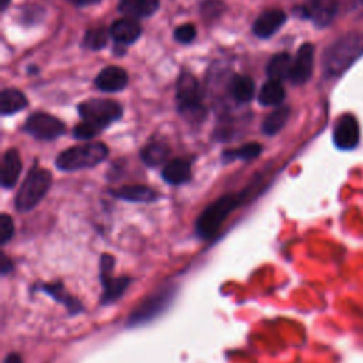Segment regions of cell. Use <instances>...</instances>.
<instances>
[{
	"label": "cell",
	"instance_id": "obj_9",
	"mask_svg": "<svg viewBox=\"0 0 363 363\" xmlns=\"http://www.w3.org/2000/svg\"><path fill=\"white\" fill-rule=\"evenodd\" d=\"M23 129L38 140H54L65 132V126L58 118L44 112L30 115Z\"/></svg>",
	"mask_w": 363,
	"mask_h": 363
},
{
	"label": "cell",
	"instance_id": "obj_19",
	"mask_svg": "<svg viewBox=\"0 0 363 363\" xmlns=\"http://www.w3.org/2000/svg\"><path fill=\"white\" fill-rule=\"evenodd\" d=\"M169 155H170L169 145L160 140L150 142L140 150V159L146 166H150V167H156L166 163Z\"/></svg>",
	"mask_w": 363,
	"mask_h": 363
},
{
	"label": "cell",
	"instance_id": "obj_24",
	"mask_svg": "<svg viewBox=\"0 0 363 363\" xmlns=\"http://www.w3.org/2000/svg\"><path fill=\"white\" fill-rule=\"evenodd\" d=\"M291 68H292L291 55L288 52H278L269 60L267 65V74L269 79H277V81H282L285 78L289 79Z\"/></svg>",
	"mask_w": 363,
	"mask_h": 363
},
{
	"label": "cell",
	"instance_id": "obj_1",
	"mask_svg": "<svg viewBox=\"0 0 363 363\" xmlns=\"http://www.w3.org/2000/svg\"><path fill=\"white\" fill-rule=\"evenodd\" d=\"M250 189L240 193H228L210 203L196 220V234L201 240H210L216 237L224 221L230 214L240 207L248 199Z\"/></svg>",
	"mask_w": 363,
	"mask_h": 363
},
{
	"label": "cell",
	"instance_id": "obj_7",
	"mask_svg": "<svg viewBox=\"0 0 363 363\" xmlns=\"http://www.w3.org/2000/svg\"><path fill=\"white\" fill-rule=\"evenodd\" d=\"M122 112L123 109L116 101L102 98L88 99L78 106V113L81 119L96 128L99 132L108 128L116 119H119L122 116Z\"/></svg>",
	"mask_w": 363,
	"mask_h": 363
},
{
	"label": "cell",
	"instance_id": "obj_20",
	"mask_svg": "<svg viewBox=\"0 0 363 363\" xmlns=\"http://www.w3.org/2000/svg\"><path fill=\"white\" fill-rule=\"evenodd\" d=\"M37 291H43L44 294L50 295L51 298H54L57 302L62 303L71 313H77L78 311H81V302L78 299H75L74 296H71L65 288L62 286V284L60 282H52V284H43Z\"/></svg>",
	"mask_w": 363,
	"mask_h": 363
},
{
	"label": "cell",
	"instance_id": "obj_25",
	"mask_svg": "<svg viewBox=\"0 0 363 363\" xmlns=\"http://www.w3.org/2000/svg\"><path fill=\"white\" fill-rule=\"evenodd\" d=\"M285 99V89L281 81L269 79L267 81L258 94V101L264 106H274L279 105Z\"/></svg>",
	"mask_w": 363,
	"mask_h": 363
},
{
	"label": "cell",
	"instance_id": "obj_32",
	"mask_svg": "<svg viewBox=\"0 0 363 363\" xmlns=\"http://www.w3.org/2000/svg\"><path fill=\"white\" fill-rule=\"evenodd\" d=\"M74 136L77 139H81V140H88V139H92L94 136H96L99 133V130L96 128H94L92 125L86 123V122H79L78 125H75L74 130H72Z\"/></svg>",
	"mask_w": 363,
	"mask_h": 363
},
{
	"label": "cell",
	"instance_id": "obj_21",
	"mask_svg": "<svg viewBox=\"0 0 363 363\" xmlns=\"http://www.w3.org/2000/svg\"><path fill=\"white\" fill-rule=\"evenodd\" d=\"M335 0H315L311 7H306V17H311L318 26H326L336 14Z\"/></svg>",
	"mask_w": 363,
	"mask_h": 363
},
{
	"label": "cell",
	"instance_id": "obj_36",
	"mask_svg": "<svg viewBox=\"0 0 363 363\" xmlns=\"http://www.w3.org/2000/svg\"><path fill=\"white\" fill-rule=\"evenodd\" d=\"M9 3H10V0H0V9H1V11H4V10L7 9Z\"/></svg>",
	"mask_w": 363,
	"mask_h": 363
},
{
	"label": "cell",
	"instance_id": "obj_13",
	"mask_svg": "<svg viewBox=\"0 0 363 363\" xmlns=\"http://www.w3.org/2000/svg\"><path fill=\"white\" fill-rule=\"evenodd\" d=\"M140 31H142L140 24L136 21V18H132V17H123V18L115 20L109 28V34L118 45H128L136 41L140 35Z\"/></svg>",
	"mask_w": 363,
	"mask_h": 363
},
{
	"label": "cell",
	"instance_id": "obj_16",
	"mask_svg": "<svg viewBox=\"0 0 363 363\" xmlns=\"http://www.w3.org/2000/svg\"><path fill=\"white\" fill-rule=\"evenodd\" d=\"M21 172V159L17 149H9L1 159V176L0 184L3 189H13L18 180Z\"/></svg>",
	"mask_w": 363,
	"mask_h": 363
},
{
	"label": "cell",
	"instance_id": "obj_27",
	"mask_svg": "<svg viewBox=\"0 0 363 363\" xmlns=\"http://www.w3.org/2000/svg\"><path fill=\"white\" fill-rule=\"evenodd\" d=\"M261 152H262V146L259 143L250 142L237 149L223 152L221 159L224 163H231L234 160H251V159L257 157Z\"/></svg>",
	"mask_w": 363,
	"mask_h": 363
},
{
	"label": "cell",
	"instance_id": "obj_14",
	"mask_svg": "<svg viewBox=\"0 0 363 363\" xmlns=\"http://www.w3.org/2000/svg\"><path fill=\"white\" fill-rule=\"evenodd\" d=\"M95 85L105 92H118L128 85V74L121 67L109 65L96 75Z\"/></svg>",
	"mask_w": 363,
	"mask_h": 363
},
{
	"label": "cell",
	"instance_id": "obj_26",
	"mask_svg": "<svg viewBox=\"0 0 363 363\" xmlns=\"http://www.w3.org/2000/svg\"><path fill=\"white\" fill-rule=\"evenodd\" d=\"M291 109L289 106H279L277 109H274L271 113L267 115V118L262 122V132L268 136H272L275 133H278L286 123L288 118H289Z\"/></svg>",
	"mask_w": 363,
	"mask_h": 363
},
{
	"label": "cell",
	"instance_id": "obj_35",
	"mask_svg": "<svg viewBox=\"0 0 363 363\" xmlns=\"http://www.w3.org/2000/svg\"><path fill=\"white\" fill-rule=\"evenodd\" d=\"M71 3L77 4V6H88V4H94V3H98L99 0H69Z\"/></svg>",
	"mask_w": 363,
	"mask_h": 363
},
{
	"label": "cell",
	"instance_id": "obj_33",
	"mask_svg": "<svg viewBox=\"0 0 363 363\" xmlns=\"http://www.w3.org/2000/svg\"><path fill=\"white\" fill-rule=\"evenodd\" d=\"M1 261H0V269H1V275H6L7 272H10L13 269V262L11 259L7 258L6 254H1Z\"/></svg>",
	"mask_w": 363,
	"mask_h": 363
},
{
	"label": "cell",
	"instance_id": "obj_18",
	"mask_svg": "<svg viewBox=\"0 0 363 363\" xmlns=\"http://www.w3.org/2000/svg\"><path fill=\"white\" fill-rule=\"evenodd\" d=\"M118 7L126 17L142 18L152 16L157 10L159 0H121Z\"/></svg>",
	"mask_w": 363,
	"mask_h": 363
},
{
	"label": "cell",
	"instance_id": "obj_34",
	"mask_svg": "<svg viewBox=\"0 0 363 363\" xmlns=\"http://www.w3.org/2000/svg\"><path fill=\"white\" fill-rule=\"evenodd\" d=\"M4 363H23L18 353H9L4 359Z\"/></svg>",
	"mask_w": 363,
	"mask_h": 363
},
{
	"label": "cell",
	"instance_id": "obj_6",
	"mask_svg": "<svg viewBox=\"0 0 363 363\" xmlns=\"http://www.w3.org/2000/svg\"><path fill=\"white\" fill-rule=\"evenodd\" d=\"M179 112L191 122H200L206 118V108L201 104V92L197 79L184 72L177 79L176 86Z\"/></svg>",
	"mask_w": 363,
	"mask_h": 363
},
{
	"label": "cell",
	"instance_id": "obj_15",
	"mask_svg": "<svg viewBox=\"0 0 363 363\" xmlns=\"http://www.w3.org/2000/svg\"><path fill=\"white\" fill-rule=\"evenodd\" d=\"M162 179L172 186H182L191 180L190 162L182 157L167 160L162 169Z\"/></svg>",
	"mask_w": 363,
	"mask_h": 363
},
{
	"label": "cell",
	"instance_id": "obj_4",
	"mask_svg": "<svg viewBox=\"0 0 363 363\" xmlns=\"http://www.w3.org/2000/svg\"><path fill=\"white\" fill-rule=\"evenodd\" d=\"M52 184V174L50 170L33 166L23 180L14 200L18 211H30L40 204Z\"/></svg>",
	"mask_w": 363,
	"mask_h": 363
},
{
	"label": "cell",
	"instance_id": "obj_31",
	"mask_svg": "<svg viewBox=\"0 0 363 363\" xmlns=\"http://www.w3.org/2000/svg\"><path fill=\"white\" fill-rule=\"evenodd\" d=\"M196 37V27L193 24H183L174 30V40L182 44H189Z\"/></svg>",
	"mask_w": 363,
	"mask_h": 363
},
{
	"label": "cell",
	"instance_id": "obj_23",
	"mask_svg": "<svg viewBox=\"0 0 363 363\" xmlns=\"http://www.w3.org/2000/svg\"><path fill=\"white\" fill-rule=\"evenodd\" d=\"M27 106V98L26 95L16 89V88H7L1 92L0 96V112L3 115H13Z\"/></svg>",
	"mask_w": 363,
	"mask_h": 363
},
{
	"label": "cell",
	"instance_id": "obj_10",
	"mask_svg": "<svg viewBox=\"0 0 363 363\" xmlns=\"http://www.w3.org/2000/svg\"><path fill=\"white\" fill-rule=\"evenodd\" d=\"M360 139L359 123L350 113L342 115L333 128V142L342 150H350L357 146Z\"/></svg>",
	"mask_w": 363,
	"mask_h": 363
},
{
	"label": "cell",
	"instance_id": "obj_2",
	"mask_svg": "<svg viewBox=\"0 0 363 363\" xmlns=\"http://www.w3.org/2000/svg\"><path fill=\"white\" fill-rule=\"evenodd\" d=\"M363 54V34L349 33L333 41L323 52L322 65L326 77L343 74Z\"/></svg>",
	"mask_w": 363,
	"mask_h": 363
},
{
	"label": "cell",
	"instance_id": "obj_38",
	"mask_svg": "<svg viewBox=\"0 0 363 363\" xmlns=\"http://www.w3.org/2000/svg\"><path fill=\"white\" fill-rule=\"evenodd\" d=\"M362 3H363V0H362Z\"/></svg>",
	"mask_w": 363,
	"mask_h": 363
},
{
	"label": "cell",
	"instance_id": "obj_22",
	"mask_svg": "<svg viewBox=\"0 0 363 363\" xmlns=\"http://www.w3.org/2000/svg\"><path fill=\"white\" fill-rule=\"evenodd\" d=\"M231 96L238 102H248L255 92V84L248 75H234L228 84Z\"/></svg>",
	"mask_w": 363,
	"mask_h": 363
},
{
	"label": "cell",
	"instance_id": "obj_37",
	"mask_svg": "<svg viewBox=\"0 0 363 363\" xmlns=\"http://www.w3.org/2000/svg\"><path fill=\"white\" fill-rule=\"evenodd\" d=\"M312 1H315V0H312Z\"/></svg>",
	"mask_w": 363,
	"mask_h": 363
},
{
	"label": "cell",
	"instance_id": "obj_28",
	"mask_svg": "<svg viewBox=\"0 0 363 363\" xmlns=\"http://www.w3.org/2000/svg\"><path fill=\"white\" fill-rule=\"evenodd\" d=\"M111 34L104 27H95L86 31L84 37V45L89 50H101L106 45L108 37Z\"/></svg>",
	"mask_w": 363,
	"mask_h": 363
},
{
	"label": "cell",
	"instance_id": "obj_12",
	"mask_svg": "<svg viewBox=\"0 0 363 363\" xmlns=\"http://www.w3.org/2000/svg\"><path fill=\"white\" fill-rule=\"evenodd\" d=\"M286 16L279 9H271L257 17L252 26V31L259 38H268L277 33L285 23Z\"/></svg>",
	"mask_w": 363,
	"mask_h": 363
},
{
	"label": "cell",
	"instance_id": "obj_29",
	"mask_svg": "<svg viewBox=\"0 0 363 363\" xmlns=\"http://www.w3.org/2000/svg\"><path fill=\"white\" fill-rule=\"evenodd\" d=\"M14 235V221L7 214L3 213L0 216V244L4 245L9 240H11Z\"/></svg>",
	"mask_w": 363,
	"mask_h": 363
},
{
	"label": "cell",
	"instance_id": "obj_5",
	"mask_svg": "<svg viewBox=\"0 0 363 363\" xmlns=\"http://www.w3.org/2000/svg\"><path fill=\"white\" fill-rule=\"evenodd\" d=\"M176 291H177V286L173 284L157 288L132 311V313L126 320V326L136 328L156 319L160 313H163L170 306V303L174 299Z\"/></svg>",
	"mask_w": 363,
	"mask_h": 363
},
{
	"label": "cell",
	"instance_id": "obj_8",
	"mask_svg": "<svg viewBox=\"0 0 363 363\" xmlns=\"http://www.w3.org/2000/svg\"><path fill=\"white\" fill-rule=\"evenodd\" d=\"M113 264L115 259L109 254H104L99 258V279L102 285L101 303L108 305L119 299L126 288L130 284L128 277H115L113 275Z\"/></svg>",
	"mask_w": 363,
	"mask_h": 363
},
{
	"label": "cell",
	"instance_id": "obj_11",
	"mask_svg": "<svg viewBox=\"0 0 363 363\" xmlns=\"http://www.w3.org/2000/svg\"><path fill=\"white\" fill-rule=\"evenodd\" d=\"M313 45L309 43H305L299 47L295 58L292 60V68L289 79L294 85H302L305 84L313 69Z\"/></svg>",
	"mask_w": 363,
	"mask_h": 363
},
{
	"label": "cell",
	"instance_id": "obj_17",
	"mask_svg": "<svg viewBox=\"0 0 363 363\" xmlns=\"http://www.w3.org/2000/svg\"><path fill=\"white\" fill-rule=\"evenodd\" d=\"M111 194L119 200L132 203H152L156 201L159 197V193L156 190L143 184L123 186L116 190H111Z\"/></svg>",
	"mask_w": 363,
	"mask_h": 363
},
{
	"label": "cell",
	"instance_id": "obj_30",
	"mask_svg": "<svg viewBox=\"0 0 363 363\" xmlns=\"http://www.w3.org/2000/svg\"><path fill=\"white\" fill-rule=\"evenodd\" d=\"M224 11V4L220 0H206L201 4V14L206 18H216Z\"/></svg>",
	"mask_w": 363,
	"mask_h": 363
},
{
	"label": "cell",
	"instance_id": "obj_3",
	"mask_svg": "<svg viewBox=\"0 0 363 363\" xmlns=\"http://www.w3.org/2000/svg\"><path fill=\"white\" fill-rule=\"evenodd\" d=\"M108 156V147L102 142H88L62 150L55 159V167L61 172H77L94 167Z\"/></svg>",
	"mask_w": 363,
	"mask_h": 363
}]
</instances>
